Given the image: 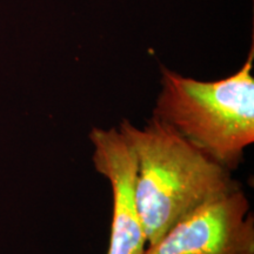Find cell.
Instances as JSON below:
<instances>
[{
	"label": "cell",
	"instance_id": "cell-4",
	"mask_svg": "<svg viewBox=\"0 0 254 254\" xmlns=\"http://www.w3.org/2000/svg\"><path fill=\"white\" fill-rule=\"evenodd\" d=\"M88 138L94 147L95 170L112 187L113 217L107 254H144L147 241L138 208V167L133 148L117 128L93 127Z\"/></svg>",
	"mask_w": 254,
	"mask_h": 254
},
{
	"label": "cell",
	"instance_id": "cell-3",
	"mask_svg": "<svg viewBox=\"0 0 254 254\" xmlns=\"http://www.w3.org/2000/svg\"><path fill=\"white\" fill-rule=\"evenodd\" d=\"M144 254H254V220L240 189L183 219Z\"/></svg>",
	"mask_w": 254,
	"mask_h": 254
},
{
	"label": "cell",
	"instance_id": "cell-2",
	"mask_svg": "<svg viewBox=\"0 0 254 254\" xmlns=\"http://www.w3.org/2000/svg\"><path fill=\"white\" fill-rule=\"evenodd\" d=\"M254 49L237 73L199 81L161 67L153 118L166 124L215 163L233 171L254 141Z\"/></svg>",
	"mask_w": 254,
	"mask_h": 254
},
{
	"label": "cell",
	"instance_id": "cell-1",
	"mask_svg": "<svg viewBox=\"0 0 254 254\" xmlns=\"http://www.w3.org/2000/svg\"><path fill=\"white\" fill-rule=\"evenodd\" d=\"M118 129L135 154L136 198L147 246L199 208L240 189L231 171L153 117L142 128L124 120Z\"/></svg>",
	"mask_w": 254,
	"mask_h": 254
}]
</instances>
